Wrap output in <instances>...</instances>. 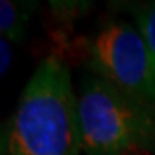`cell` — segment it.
<instances>
[{"label": "cell", "mask_w": 155, "mask_h": 155, "mask_svg": "<svg viewBox=\"0 0 155 155\" xmlns=\"http://www.w3.org/2000/svg\"><path fill=\"white\" fill-rule=\"evenodd\" d=\"M81 143L88 155H126L152 133L147 107L104 78L84 81L78 97Z\"/></svg>", "instance_id": "cell-2"}, {"label": "cell", "mask_w": 155, "mask_h": 155, "mask_svg": "<svg viewBox=\"0 0 155 155\" xmlns=\"http://www.w3.org/2000/svg\"><path fill=\"white\" fill-rule=\"evenodd\" d=\"M0 155H9L7 153V134L5 129L0 127Z\"/></svg>", "instance_id": "cell-7"}, {"label": "cell", "mask_w": 155, "mask_h": 155, "mask_svg": "<svg viewBox=\"0 0 155 155\" xmlns=\"http://www.w3.org/2000/svg\"><path fill=\"white\" fill-rule=\"evenodd\" d=\"M140 26H141V36L148 47L152 61L155 64V4H152L145 11V14L141 16V21H140Z\"/></svg>", "instance_id": "cell-5"}, {"label": "cell", "mask_w": 155, "mask_h": 155, "mask_svg": "<svg viewBox=\"0 0 155 155\" xmlns=\"http://www.w3.org/2000/svg\"><path fill=\"white\" fill-rule=\"evenodd\" d=\"M91 66L140 105H155V64L143 36L131 26L114 22L102 29L91 43Z\"/></svg>", "instance_id": "cell-3"}, {"label": "cell", "mask_w": 155, "mask_h": 155, "mask_svg": "<svg viewBox=\"0 0 155 155\" xmlns=\"http://www.w3.org/2000/svg\"><path fill=\"white\" fill-rule=\"evenodd\" d=\"M5 134L9 155H79L83 143L78 98L61 59L47 57L40 62Z\"/></svg>", "instance_id": "cell-1"}, {"label": "cell", "mask_w": 155, "mask_h": 155, "mask_svg": "<svg viewBox=\"0 0 155 155\" xmlns=\"http://www.w3.org/2000/svg\"><path fill=\"white\" fill-rule=\"evenodd\" d=\"M12 62V47L11 41L0 36V76H4Z\"/></svg>", "instance_id": "cell-6"}, {"label": "cell", "mask_w": 155, "mask_h": 155, "mask_svg": "<svg viewBox=\"0 0 155 155\" xmlns=\"http://www.w3.org/2000/svg\"><path fill=\"white\" fill-rule=\"evenodd\" d=\"M31 5L0 0V36L9 41H21L26 33Z\"/></svg>", "instance_id": "cell-4"}]
</instances>
